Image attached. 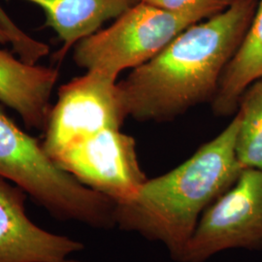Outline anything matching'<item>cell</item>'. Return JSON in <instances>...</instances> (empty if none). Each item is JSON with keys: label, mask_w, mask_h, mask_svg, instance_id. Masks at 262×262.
Here are the masks:
<instances>
[{"label": "cell", "mask_w": 262, "mask_h": 262, "mask_svg": "<svg viewBox=\"0 0 262 262\" xmlns=\"http://www.w3.org/2000/svg\"><path fill=\"white\" fill-rule=\"evenodd\" d=\"M257 4L258 0H233L227 9L189 26L134 68L118 83L128 117L167 122L199 104L211 103Z\"/></svg>", "instance_id": "obj_1"}, {"label": "cell", "mask_w": 262, "mask_h": 262, "mask_svg": "<svg viewBox=\"0 0 262 262\" xmlns=\"http://www.w3.org/2000/svg\"><path fill=\"white\" fill-rule=\"evenodd\" d=\"M239 119L178 167L148 179L132 200L115 208L119 227L163 244L179 261L202 214L235 184L244 168L236 155Z\"/></svg>", "instance_id": "obj_2"}, {"label": "cell", "mask_w": 262, "mask_h": 262, "mask_svg": "<svg viewBox=\"0 0 262 262\" xmlns=\"http://www.w3.org/2000/svg\"><path fill=\"white\" fill-rule=\"evenodd\" d=\"M0 177L60 219L94 227L116 225V204L59 167L42 143L21 130L0 108Z\"/></svg>", "instance_id": "obj_3"}, {"label": "cell", "mask_w": 262, "mask_h": 262, "mask_svg": "<svg viewBox=\"0 0 262 262\" xmlns=\"http://www.w3.org/2000/svg\"><path fill=\"white\" fill-rule=\"evenodd\" d=\"M201 21L138 2L109 28L100 29L75 46L73 58L85 71L118 79L120 73L149 61L189 26Z\"/></svg>", "instance_id": "obj_4"}, {"label": "cell", "mask_w": 262, "mask_h": 262, "mask_svg": "<svg viewBox=\"0 0 262 262\" xmlns=\"http://www.w3.org/2000/svg\"><path fill=\"white\" fill-rule=\"evenodd\" d=\"M230 249H262V171L244 169L202 214L179 262H204Z\"/></svg>", "instance_id": "obj_5"}, {"label": "cell", "mask_w": 262, "mask_h": 262, "mask_svg": "<svg viewBox=\"0 0 262 262\" xmlns=\"http://www.w3.org/2000/svg\"><path fill=\"white\" fill-rule=\"evenodd\" d=\"M51 158L85 187L118 205L129 202L148 180L135 139L121 129H104L75 141Z\"/></svg>", "instance_id": "obj_6"}, {"label": "cell", "mask_w": 262, "mask_h": 262, "mask_svg": "<svg viewBox=\"0 0 262 262\" xmlns=\"http://www.w3.org/2000/svg\"><path fill=\"white\" fill-rule=\"evenodd\" d=\"M128 118L117 79L86 71L58 90L42 146L51 157L67 145L104 129H121Z\"/></svg>", "instance_id": "obj_7"}, {"label": "cell", "mask_w": 262, "mask_h": 262, "mask_svg": "<svg viewBox=\"0 0 262 262\" xmlns=\"http://www.w3.org/2000/svg\"><path fill=\"white\" fill-rule=\"evenodd\" d=\"M83 249V244L32 223L24 191L0 177V262H61Z\"/></svg>", "instance_id": "obj_8"}, {"label": "cell", "mask_w": 262, "mask_h": 262, "mask_svg": "<svg viewBox=\"0 0 262 262\" xmlns=\"http://www.w3.org/2000/svg\"><path fill=\"white\" fill-rule=\"evenodd\" d=\"M57 79L56 68L29 64L0 50V102L17 113L28 128L45 129Z\"/></svg>", "instance_id": "obj_9"}, {"label": "cell", "mask_w": 262, "mask_h": 262, "mask_svg": "<svg viewBox=\"0 0 262 262\" xmlns=\"http://www.w3.org/2000/svg\"><path fill=\"white\" fill-rule=\"evenodd\" d=\"M42 10L46 28H52L63 46L56 59L62 60L80 41L99 31L106 21L122 16L139 0H23Z\"/></svg>", "instance_id": "obj_10"}, {"label": "cell", "mask_w": 262, "mask_h": 262, "mask_svg": "<svg viewBox=\"0 0 262 262\" xmlns=\"http://www.w3.org/2000/svg\"><path fill=\"white\" fill-rule=\"evenodd\" d=\"M262 78V0H258L253 20L242 42L229 60L220 79L211 102L217 116L236 113L238 102L246 89Z\"/></svg>", "instance_id": "obj_11"}, {"label": "cell", "mask_w": 262, "mask_h": 262, "mask_svg": "<svg viewBox=\"0 0 262 262\" xmlns=\"http://www.w3.org/2000/svg\"><path fill=\"white\" fill-rule=\"evenodd\" d=\"M236 115L239 119L236 138L238 161L244 169L262 171V78L246 89Z\"/></svg>", "instance_id": "obj_12"}, {"label": "cell", "mask_w": 262, "mask_h": 262, "mask_svg": "<svg viewBox=\"0 0 262 262\" xmlns=\"http://www.w3.org/2000/svg\"><path fill=\"white\" fill-rule=\"evenodd\" d=\"M0 28L6 32L14 52L25 62L29 64H36L43 56H46L49 54L50 48L47 44L38 41L23 31L10 18L7 12L1 7V5Z\"/></svg>", "instance_id": "obj_13"}, {"label": "cell", "mask_w": 262, "mask_h": 262, "mask_svg": "<svg viewBox=\"0 0 262 262\" xmlns=\"http://www.w3.org/2000/svg\"><path fill=\"white\" fill-rule=\"evenodd\" d=\"M171 13L185 14L199 20L209 19L227 9L233 0H139Z\"/></svg>", "instance_id": "obj_14"}, {"label": "cell", "mask_w": 262, "mask_h": 262, "mask_svg": "<svg viewBox=\"0 0 262 262\" xmlns=\"http://www.w3.org/2000/svg\"><path fill=\"white\" fill-rule=\"evenodd\" d=\"M10 43L9 37L6 34V32L0 28V44H6Z\"/></svg>", "instance_id": "obj_15"}, {"label": "cell", "mask_w": 262, "mask_h": 262, "mask_svg": "<svg viewBox=\"0 0 262 262\" xmlns=\"http://www.w3.org/2000/svg\"><path fill=\"white\" fill-rule=\"evenodd\" d=\"M61 262H81V261H77V260H70V259H67L66 258V260H63V261Z\"/></svg>", "instance_id": "obj_16"}]
</instances>
